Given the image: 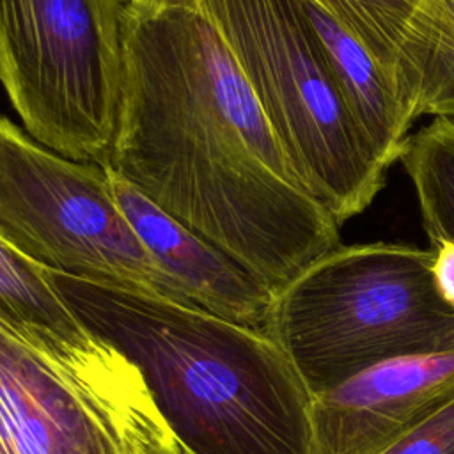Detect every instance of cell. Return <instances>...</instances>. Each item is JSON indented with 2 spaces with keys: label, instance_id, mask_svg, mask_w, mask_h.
Returning a JSON list of instances; mask_svg holds the SVG:
<instances>
[{
  "label": "cell",
  "instance_id": "cell-1",
  "mask_svg": "<svg viewBox=\"0 0 454 454\" xmlns=\"http://www.w3.org/2000/svg\"><path fill=\"white\" fill-rule=\"evenodd\" d=\"M105 167L275 294L340 245V223L296 181L200 9L124 7L122 96Z\"/></svg>",
  "mask_w": 454,
  "mask_h": 454
},
{
  "label": "cell",
  "instance_id": "cell-2",
  "mask_svg": "<svg viewBox=\"0 0 454 454\" xmlns=\"http://www.w3.org/2000/svg\"><path fill=\"white\" fill-rule=\"evenodd\" d=\"M48 278L80 323L138 369L186 454H317L312 395L266 332L160 296Z\"/></svg>",
  "mask_w": 454,
  "mask_h": 454
},
{
  "label": "cell",
  "instance_id": "cell-3",
  "mask_svg": "<svg viewBox=\"0 0 454 454\" xmlns=\"http://www.w3.org/2000/svg\"><path fill=\"white\" fill-rule=\"evenodd\" d=\"M431 262L413 245H339L275 294L266 333L312 399L380 362L454 349Z\"/></svg>",
  "mask_w": 454,
  "mask_h": 454
},
{
  "label": "cell",
  "instance_id": "cell-4",
  "mask_svg": "<svg viewBox=\"0 0 454 454\" xmlns=\"http://www.w3.org/2000/svg\"><path fill=\"white\" fill-rule=\"evenodd\" d=\"M296 181L340 225L371 206L388 167L349 114L298 0H202Z\"/></svg>",
  "mask_w": 454,
  "mask_h": 454
},
{
  "label": "cell",
  "instance_id": "cell-5",
  "mask_svg": "<svg viewBox=\"0 0 454 454\" xmlns=\"http://www.w3.org/2000/svg\"><path fill=\"white\" fill-rule=\"evenodd\" d=\"M122 69V0H0V83L41 145L106 165Z\"/></svg>",
  "mask_w": 454,
  "mask_h": 454
},
{
  "label": "cell",
  "instance_id": "cell-6",
  "mask_svg": "<svg viewBox=\"0 0 454 454\" xmlns=\"http://www.w3.org/2000/svg\"><path fill=\"white\" fill-rule=\"evenodd\" d=\"M0 238L48 271L190 307L119 207L105 165L51 151L2 114Z\"/></svg>",
  "mask_w": 454,
  "mask_h": 454
},
{
  "label": "cell",
  "instance_id": "cell-7",
  "mask_svg": "<svg viewBox=\"0 0 454 454\" xmlns=\"http://www.w3.org/2000/svg\"><path fill=\"white\" fill-rule=\"evenodd\" d=\"M0 454H186L154 404L78 378L0 317Z\"/></svg>",
  "mask_w": 454,
  "mask_h": 454
},
{
  "label": "cell",
  "instance_id": "cell-8",
  "mask_svg": "<svg viewBox=\"0 0 454 454\" xmlns=\"http://www.w3.org/2000/svg\"><path fill=\"white\" fill-rule=\"evenodd\" d=\"M454 399V349L380 362L312 399L317 454H378Z\"/></svg>",
  "mask_w": 454,
  "mask_h": 454
},
{
  "label": "cell",
  "instance_id": "cell-9",
  "mask_svg": "<svg viewBox=\"0 0 454 454\" xmlns=\"http://www.w3.org/2000/svg\"><path fill=\"white\" fill-rule=\"evenodd\" d=\"M131 227L193 309L266 332L275 291L232 255L160 209L105 167Z\"/></svg>",
  "mask_w": 454,
  "mask_h": 454
},
{
  "label": "cell",
  "instance_id": "cell-10",
  "mask_svg": "<svg viewBox=\"0 0 454 454\" xmlns=\"http://www.w3.org/2000/svg\"><path fill=\"white\" fill-rule=\"evenodd\" d=\"M298 5L349 114L378 158L387 167L394 165L404 151L410 124L385 69L360 41L316 4L298 0Z\"/></svg>",
  "mask_w": 454,
  "mask_h": 454
},
{
  "label": "cell",
  "instance_id": "cell-11",
  "mask_svg": "<svg viewBox=\"0 0 454 454\" xmlns=\"http://www.w3.org/2000/svg\"><path fill=\"white\" fill-rule=\"evenodd\" d=\"M390 83L410 126L422 115L454 121V0H419Z\"/></svg>",
  "mask_w": 454,
  "mask_h": 454
},
{
  "label": "cell",
  "instance_id": "cell-12",
  "mask_svg": "<svg viewBox=\"0 0 454 454\" xmlns=\"http://www.w3.org/2000/svg\"><path fill=\"white\" fill-rule=\"evenodd\" d=\"M431 243H454V121L436 117L410 135L399 158Z\"/></svg>",
  "mask_w": 454,
  "mask_h": 454
},
{
  "label": "cell",
  "instance_id": "cell-13",
  "mask_svg": "<svg viewBox=\"0 0 454 454\" xmlns=\"http://www.w3.org/2000/svg\"><path fill=\"white\" fill-rule=\"evenodd\" d=\"M360 41L388 80L395 51L419 0H309Z\"/></svg>",
  "mask_w": 454,
  "mask_h": 454
},
{
  "label": "cell",
  "instance_id": "cell-14",
  "mask_svg": "<svg viewBox=\"0 0 454 454\" xmlns=\"http://www.w3.org/2000/svg\"><path fill=\"white\" fill-rule=\"evenodd\" d=\"M378 454H454V399Z\"/></svg>",
  "mask_w": 454,
  "mask_h": 454
},
{
  "label": "cell",
  "instance_id": "cell-15",
  "mask_svg": "<svg viewBox=\"0 0 454 454\" xmlns=\"http://www.w3.org/2000/svg\"><path fill=\"white\" fill-rule=\"evenodd\" d=\"M433 262L431 273L438 294L454 309V243L436 241L431 243Z\"/></svg>",
  "mask_w": 454,
  "mask_h": 454
},
{
  "label": "cell",
  "instance_id": "cell-16",
  "mask_svg": "<svg viewBox=\"0 0 454 454\" xmlns=\"http://www.w3.org/2000/svg\"><path fill=\"white\" fill-rule=\"evenodd\" d=\"M124 7L137 14H154L167 9H200L202 0H122Z\"/></svg>",
  "mask_w": 454,
  "mask_h": 454
}]
</instances>
